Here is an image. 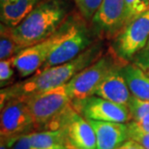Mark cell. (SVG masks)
I'll use <instances>...</instances> for the list:
<instances>
[{
	"instance_id": "16",
	"label": "cell",
	"mask_w": 149,
	"mask_h": 149,
	"mask_svg": "<svg viewBox=\"0 0 149 149\" xmlns=\"http://www.w3.org/2000/svg\"><path fill=\"white\" fill-rule=\"evenodd\" d=\"M31 141L33 149H69L60 129L31 132Z\"/></svg>"
},
{
	"instance_id": "20",
	"label": "cell",
	"mask_w": 149,
	"mask_h": 149,
	"mask_svg": "<svg viewBox=\"0 0 149 149\" xmlns=\"http://www.w3.org/2000/svg\"><path fill=\"white\" fill-rule=\"evenodd\" d=\"M73 1L83 19L89 22L93 19L103 0H73Z\"/></svg>"
},
{
	"instance_id": "5",
	"label": "cell",
	"mask_w": 149,
	"mask_h": 149,
	"mask_svg": "<svg viewBox=\"0 0 149 149\" xmlns=\"http://www.w3.org/2000/svg\"><path fill=\"white\" fill-rule=\"evenodd\" d=\"M125 63L114 52L102 55L91 65L77 74L69 82L67 88L72 101L82 100L94 96L98 86L111 71L120 64Z\"/></svg>"
},
{
	"instance_id": "12",
	"label": "cell",
	"mask_w": 149,
	"mask_h": 149,
	"mask_svg": "<svg viewBox=\"0 0 149 149\" xmlns=\"http://www.w3.org/2000/svg\"><path fill=\"white\" fill-rule=\"evenodd\" d=\"M87 120L95 132L97 149H117L130 139L128 123Z\"/></svg>"
},
{
	"instance_id": "7",
	"label": "cell",
	"mask_w": 149,
	"mask_h": 149,
	"mask_svg": "<svg viewBox=\"0 0 149 149\" xmlns=\"http://www.w3.org/2000/svg\"><path fill=\"white\" fill-rule=\"evenodd\" d=\"M58 129L63 132L69 149H97L93 128L87 119L74 109L72 104L61 115L53 130Z\"/></svg>"
},
{
	"instance_id": "29",
	"label": "cell",
	"mask_w": 149,
	"mask_h": 149,
	"mask_svg": "<svg viewBox=\"0 0 149 149\" xmlns=\"http://www.w3.org/2000/svg\"><path fill=\"white\" fill-rule=\"evenodd\" d=\"M17 0H0V6H4V5H7V4H11Z\"/></svg>"
},
{
	"instance_id": "8",
	"label": "cell",
	"mask_w": 149,
	"mask_h": 149,
	"mask_svg": "<svg viewBox=\"0 0 149 149\" xmlns=\"http://www.w3.org/2000/svg\"><path fill=\"white\" fill-rule=\"evenodd\" d=\"M72 105L80 115L90 120L119 123L132 121L127 106L111 102L96 95L82 100L72 101Z\"/></svg>"
},
{
	"instance_id": "25",
	"label": "cell",
	"mask_w": 149,
	"mask_h": 149,
	"mask_svg": "<svg viewBox=\"0 0 149 149\" xmlns=\"http://www.w3.org/2000/svg\"><path fill=\"white\" fill-rule=\"evenodd\" d=\"M134 60H135V63L136 65H139V66L149 76V56L139 53V54L136 56Z\"/></svg>"
},
{
	"instance_id": "14",
	"label": "cell",
	"mask_w": 149,
	"mask_h": 149,
	"mask_svg": "<svg viewBox=\"0 0 149 149\" xmlns=\"http://www.w3.org/2000/svg\"><path fill=\"white\" fill-rule=\"evenodd\" d=\"M131 94L149 101V76L135 62H126L120 68Z\"/></svg>"
},
{
	"instance_id": "26",
	"label": "cell",
	"mask_w": 149,
	"mask_h": 149,
	"mask_svg": "<svg viewBox=\"0 0 149 149\" xmlns=\"http://www.w3.org/2000/svg\"><path fill=\"white\" fill-rule=\"evenodd\" d=\"M117 149H145V148L141 143H139L138 141H134V139H129V141H127L124 144H122Z\"/></svg>"
},
{
	"instance_id": "24",
	"label": "cell",
	"mask_w": 149,
	"mask_h": 149,
	"mask_svg": "<svg viewBox=\"0 0 149 149\" xmlns=\"http://www.w3.org/2000/svg\"><path fill=\"white\" fill-rule=\"evenodd\" d=\"M128 125L131 127L136 128V129L149 132V114H147L143 118L139 119L138 121H130Z\"/></svg>"
},
{
	"instance_id": "13",
	"label": "cell",
	"mask_w": 149,
	"mask_h": 149,
	"mask_svg": "<svg viewBox=\"0 0 149 149\" xmlns=\"http://www.w3.org/2000/svg\"><path fill=\"white\" fill-rule=\"evenodd\" d=\"M123 64H120L113 68L111 72L107 74V77L98 86L97 90L95 92L96 96L119 104V105L127 106L132 94H131L126 80L120 71V68Z\"/></svg>"
},
{
	"instance_id": "27",
	"label": "cell",
	"mask_w": 149,
	"mask_h": 149,
	"mask_svg": "<svg viewBox=\"0 0 149 149\" xmlns=\"http://www.w3.org/2000/svg\"><path fill=\"white\" fill-rule=\"evenodd\" d=\"M17 138H1V141H0V149H11L12 145L14 142L17 141Z\"/></svg>"
},
{
	"instance_id": "10",
	"label": "cell",
	"mask_w": 149,
	"mask_h": 149,
	"mask_svg": "<svg viewBox=\"0 0 149 149\" xmlns=\"http://www.w3.org/2000/svg\"><path fill=\"white\" fill-rule=\"evenodd\" d=\"M34 127L33 119L25 102L19 98L7 101L1 107V138H17L29 133Z\"/></svg>"
},
{
	"instance_id": "3",
	"label": "cell",
	"mask_w": 149,
	"mask_h": 149,
	"mask_svg": "<svg viewBox=\"0 0 149 149\" xmlns=\"http://www.w3.org/2000/svg\"><path fill=\"white\" fill-rule=\"evenodd\" d=\"M19 99L27 106L34 127L44 130L54 129L59 118L72 104L66 84Z\"/></svg>"
},
{
	"instance_id": "18",
	"label": "cell",
	"mask_w": 149,
	"mask_h": 149,
	"mask_svg": "<svg viewBox=\"0 0 149 149\" xmlns=\"http://www.w3.org/2000/svg\"><path fill=\"white\" fill-rule=\"evenodd\" d=\"M149 10V0H124V26Z\"/></svg>"
},
{
	"instance_id": "28",
	"label": "cell",
	"mask_w": 149,
	"mask_h": 149,
	"mask_svg": "<svg viewBox=\"0 0 149 149\" xmlns=\"http://www.w3.org/2000/svg\"><path fill=\"white\" fill-rule=\"evenodd\" d=\"M141 54H143V55H147V56H149V41H148V43H147V45H146V47H144V49L141 52Z\"/></svg>"
},
{
	"instance_id": "2",
	"label": "cell",
	"mask_w": 149,
	"mask_h": 149,
	"mask_svg": "<svg viewBox=\"0 0 149 149\" xmlns=\"http://www.w3.org/2000/svg\"><path fill=\"white\" fill-rule=\"evenodd\" d=\"M68 5L65 0H43L16 27H12L22 49L34 46L52 36L65 22Z\"/></svg>"
},
{
	"instance_id": "1",
	"label": "cell",
	"mask_w": 149,
	"mask_h": 149,
	"mask_svg": "<svg viewBox=\"0 0 149 149\" xmlns=\"http://www.w3.org/2000/svg\"><path fill=\"white\" fill-rule=\"evenodd\" d=\"M101 53L102 46L95 43L72 61L39 71L23 81L5 87L1 90V107L10 99L30 96L67 84L77 74L99 59Z\"/></svg>"
},
{
	"instance_id": "11",
	"label": "cell",
	"mask_w": 149,
	"mask_h": 149,
	"mask_svg": "<svg viewBox=\"0 0 149 149\" xmlns=\"http://www.w3.org/2000/svg\"><path fill=\"white\" fill-rule=\"evenodd\" d=\"M91 22L98 36L114 38L124 27V0H103Z\"/></svg>"
},
{
	"instance_id": "6",
	"label": "cell",
	"mask_w": 149,
	"mask_h": 149,
	"mask_svg": "<svg viewBox=\"0 0 149 149\" xmlns=\"http://www.w3.org/2000/svg\"><path fill=\"white\" fill-rule=\"evenodd\" d=\"M113 39L112 50L121 60L135 59L149 41V10L127 23Z\"/></svg>"
},
{
	"instance_id": "17",
	"label": "cell",
	"mask_w": 149,
	"mask_h": 149,
	"mask_svg": "<svg viewBox=\"0 0 149 149\" xmlns=\"http://www.w3.org/2000/svg\"><path fill=\"white\" fill-rule=\"evenodd\" d=\"M0 30V59L6 60L16 56L22 49L17 43L12 33V27L1 23Z\"/></svg>"
},
{
	"instance_id": "15",
	"label": "cell",
	"mask_w": 149,
	"mask_h": 149,
	"mask_svg": "<svg viewBox=\"0 0 149 149\" xmlns=\"http://www.w3.org/2000/svg\"><path fill=\"white\" fill-rule=\"evenodd\" d=\"M43 0H17L11 4L0 6L1 23L9 27H16Z\"/></svg>"
},
{
	"instance_id": "19",
	"label": "cell",
	"mask_w": 149,
	"mask_h": 149,
	"mask_svg": "<svg viewBox=\"0 0 149 149\" xmlns=\"http://www.w3.org/2000/svg\"><path fill=\"white\" fill-rule=\"evenodd\" d=\"M127 107L132 117V121H138L149 114V101L139 99L134 95L130 97Z\"/></svg>"
},
{
	"instance_id": "21",
	"label": "cell",
	"mask_w": 149,
	"mask_h": 149,
	"mask_svg": "<svg viewBox=\"0 0 149 149\" xmlns=\"http://www.w3.org/2000/svg\"><path fill=\"white\" fill-rule=\"evenodd\" d=\"M12 58L0 61V85L2 88L5 87L8 83H10L12 77L14 76L15 67Z\"/></svg>"
},
{
	"instance_id": "22",
	"label": "cell",
	"mask_w": 149,
	"mask_h": 149,
	"mask_svg": "<svg viewBox=\"0 0 149 149\" xmlns=\"http://www.w3.org/2000/svg\"><path fill=\"white\" fill-rule=\"evenodd\" d=\"M129 130L130 139H134V141H138L139 143H141L145 149H149V132L136 129V128L131 126H129Z\"/></svg>"
},
{
	"instance_id": "4",
	"label": "cell",
	"mask_w": 149,
	"mask_h": 149,
	"mask_svg": "<svg viewBox=\"0 0 149 149\" xmlns=\"http://www.w3.org/2000/svg\"><path fill=\"white\" fill-rule=\"evenodd\" d=\"M76 22L71 19H67L52 36L34 46L23 49L14 56L12 58L13 65L19 77H28L36 74L47 62L56 47L73 30Z\"/></svg>"
},
{
	"instance_id": "23",
	"label": "cell",
	"mask_w": 149,
	"mask_h": 149,
	"mask_svg": "<svg viewBox=\"0 0 149 149\" xmlns=\"http://www.w3.org/2000/svg\"><path fill=\"white\" fill-rule=\"evenodd\" d=\"M11 149H33L31 141V133L24 134L17 139Z\"/></svg>"
},
{
	"instance_id": "9",
	"label": "cell",
	"mask_w": 149,
	"mask_h": 149,
	"mask_svg": "<svg viewBox=\"0 0 149 149\" xmlns=\"http://www.w3.org/2000/svg\"><path fill=\"white\" fill-rule=\"evenodd\" d=\"M92 45L93 42L86 26L82 22H76L73 30L56 47L47 62L39 71L72 61Z\"/></svg>"
}]
</instances>
